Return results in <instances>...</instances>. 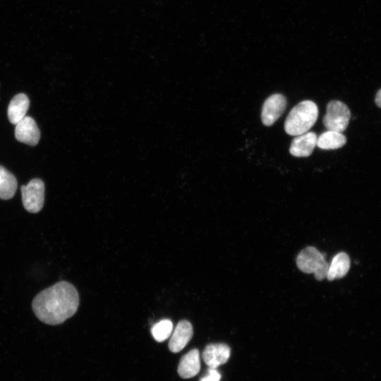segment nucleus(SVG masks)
Here are the masks:
<instances>
[{
  "label": "nucleus",
  "mask_w": 381,
  "mask_h": 381,
  "mask_svg": "<svg viewBox=\"0 0 381 381\" xmlns=\"http://www.w3.org/2000/svg\"><path fill=\"white\" fill-rule=\"evenodd\" d=\"M78 305L79 295L75 286L61 281L40 291L34 298L32 308L40 321L56 325L73 316Z\"/></svg>",
  "instance_id": "obj_1"
},
{
  "label": "nucleus",
  "mask_w": 381,
  "mask_h": 381,
  "mask_svg": "<svg viewBox=\"0 0 381 381\" xmlns=\"http://www.w3.org/2000/svg\"><path fill=\"white\" fill-rule=\"evenodd\" d=\"M318 116V108L310 100L297 104L288 114L284 122V130L289 135L305 133L315 123Z\"/></svg>",
  "instance_id": "obj_2"
},
{
  "label": "nucleus",
  "mask_w": 381,
  "mask_h": 381,
  "mask_svg": "<svg viewBox=\"0 0 381 381\" xmlns=\"http://www.w3.org/2000/svg\"><path fill=\"white\" fill-rule=\"evenodd\" d=\"M296 265L303 272L313 273L319 281L327 277L329 264L325 260V255L315 247L303 249L296 258Z\"/></svg>",
  "instance_id": "obj_3"
},
{
  "label": "nucleus",
  "mask_w": 381,
  "mask_h": 381,
  "mask_svg": "<svg viewBox=\"0 0 381 381\" xmlns=\"http://www.w3.org/2000/svg\"><path fill=\"white\" fill-rule=\"evenodd\" d=\"M351 111L342 102L332 100L327 105V111L323 117V124L329 131L341 133L349 123Z\"/></svg>",
  "instance_id": "obj_4"
},
{
  "label": "nucleus",
  "mask_w": 381,
  "mask_h": 381,
  "mask_svg": "<svg viewBox=\"0 0 381 381\" xmlns=\"http://www.w3.org/2000/svg\"><path fill=\"white\" fill-rule=\"evenodd\" d=\"M22 202L25 209L30 213L40 212L44 202V184L40 179H32L20 188Z\"/></svg>",
  "instance_id": "obj_5"
},
{
  "label": "nucleus",
  "mask_w": 381,
  "mask_h": 381,
  "mask_svg": "<svg viewBox=\"0 0 381 381\" xmlns=\"http://www.w3.org/2000/svg\"><path fill=\"white\" fill-rule=\"evenodd\" d=\"M287 104L282 94H273L264 102L261 110V120L266 126H270L282 116Z\"/></svg>",
  "instance_id": "obj_6"
},
{
  "label": "nucleus",
  "mask_w": 381,
  "mask_h": 381,
  "mask_svg": "<svg viewBox=\"0 0 381 381\" xmlns=\"http://www.w3.org/2000/svg\"><path fill=\"white\" fill-rule=\"evenodd\" d=\"M15 137L19 142L36 145L40 138V131L35 121L28 116L23 118L16 124Z\"/></svg>",
  "instance_id": "obj_7"
},
{
  "label": "nucleus",
  "mask_w": 381,
  "mask_h": 381,
  "mask_svg": "<svg viewBox=\"0 0 381 381\" xmlns=\"http://www.w3.org/2000/svg\"><path fill=\"white\" fill-rule=\"evenodd\" d=\"M231 350L225 344H210L205 346L202 352V358L210 368H217L227 362Z\"/></svg>",
  "instance_id": "obj_8"
},
{
  "label": "nucleus",
  "mask_w": 381,
  "mask_h": 381,
  "mask_svg": "<svg viewBox=\"0 0 381 381\" xmlns=\"http://www.w3.org/2000/svg\"><path fill=\"white\" fill-rule=\"evenodd\" d=\"M317 135L314 132H306L295 136L289 147V152L294 157L310 156L317 143Z\"/></svg>",
  "instance_id": "obj_9"
},
{
  "label": "nucleus",
  "mask_w": 381,
  "mask_h": 381,
  "mask_svg": "<svg viewBox=\"0 0 381 381\" xmlns=\"http://www.w3.org/2000/svg\"><path fill=\"white\" fill-rule=\"evenodd\" d=\"M193 337V327L190 322L181 320L176 325L169 342V349L173 353L181 351Z\"/></svg>",
  "instance_id": "obj_10"
},
{
  "label": "nucleus",
  "mask_w": 381,
  "mask_h": 381,
  "mask_svg": "<svg viewBox=\"0 0 381 381\" xmlns=\"http://www.w3.org/2000/svg\"><path fill=\"white\" fill-rule=\"evenodd\" d=\"M200 369V354L194 349L185 354L180 360L178 373L182 378H190L195 376Z\"/></svg>",
  "instance_id": "obj_11"
},
{
  "label": "nucleus",
  "mask_w": 381,
  "mask_h": 381,
  "mask_svg": "<svg viewBox=\"0 0 381 381\" xmlns=\"http://www.w3.org/2000/svg\"><path fill=\"white\" fill-rule=\"evenodd\" d=\"M29 105L30 101L25 94L19 93L15 95L8 107L7 115L9 121L12 124H17L25 116Z\"/></svg>",
  "instance_id": "obj_12"
},
{
  "label": "nucleus",
  "mask_w": 381,
  "mask_h": 381,
  "mask_svg": "<svg viewBox=\"0 0 381 381\" xmlns=\"http://www.w3.org/2000/svg\"><path fill=\"white\" fill-rule=\"evenodd\" d=\"M350 268V259L344 252L337 253L329 265L327 278L332 281L344 277Z\"/></svg>",
  "instance_id": "obj_13"
},
{
  "label": "nucleus",
  "mask_w": 381,
  "mask_h": 381,
  "mask_svg": "<svg viewBox=\"0 0 381 381\" xmlns=\"http://www.w3.org/2000/svg\"><path fill=\"white\" fill-rule=\"evenodd\" d=\"M346 143V138L341 133L327 130L318 137L316 145L322 150H335L343 147Z\"/></svg>",
  "instance_id": "obj_14"
},
{
  "label": "nucleus",
  "mask_w": 381,
  "mask_h": 381,
  "mask_svg": "<svg viewBox=\"0 0 381 381\" xmlns=\"http://www.w3.org/2000/svg\"><path fill=\"white\" fill-rule=\"evenodd\" d=\"M17 185L14 175L0 166V199H11L16 192Z\"/></svg>",
  "instance_id": "obj_15"
},
{
  "label": "nucleus",
  "mask_w": 381,
  "mask_h": 381,
  "mask_svg": "<svg viewBox=\"0 0 381 381\" xmlns=\"http://www.w3.org/2000/svg\"><path fill=\"white\" fill-rule=\"evenodd\" d=\"M172 330V322L169 319H163L152 325L151 333L157 341L162 342L169 337Z\"/></svg>",
  "instance_id": "obj_16"
},
{
  "label": "nucleus",
  "mask_w": 381,
  "mask_h": 381,
  "mask_svg": "<svg viewBox=\"0 0 381 381\" xmlns=\"http://www.w3.org/2000/svg\"><path fill=\"white\" fill-rule=\"evenodd\" d=\"M221 375L215 368H210L205 376L202 377L200 381H219Z\"/></svg>",
  "instance_id": "obj_17"
},
{
  "label": "nucleus",
  "mask_w": 381,
  "mask_h": 381,
  "mask_svg": "<svg viewBox=\"0 0 381 381\" xmlns=\"http://www.w3.org/2000/svg\"><path fill=\"white\" fill-rule=\"evenodd\" d=\"M375 102L376 105L381 108V89L377 91L375 95Z\"/></svg>",
  "instance_id": "obj_18"
}]
</instances>
